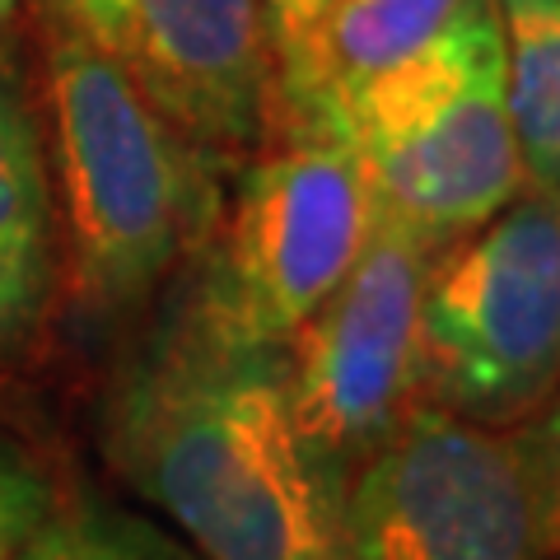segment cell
Masks as SVG:
<instances>
[{
    "instance_id": "cell-1",
    "label": "cell",
    "mask_w": 560,
    "mask_h": 560,
    "mask_svg": "<svg viewBox=\"0 0 560 560\" xmlns=\"http://www.w3.org/2000/svg\"><path fill=\"white\" fill-rule=\"evenodd\" d=\"M103 444L206 560H350L341 490L290 416L285 350H234L183 308L117 374Z\"/></svg>"
},
{
    "instance_id": "cell-2",
    "label": "cell",
    "mask_w": 560,
    "mask_h": 560,
    "mask_svg": "<svg viewBox=\"0 0 560 560\" xmlns=\"http://www.w3.org/2000/svg\"><path fill=\"white\" fill-rule=\"evenodd\" d=\"M51 164L70 234V290L127 313L220 224L224 160L197 150L75 33L47 24Z\"/></svg>"
},
{
    "instance_id": "cell-3",
    "label": "cell",
    "mask_w": 560,
    "mask_h": 560,
    "mask_svg": "<svg viewBox=\"0 0 560 560\" xmlns=\"http://www.w3.org/2000/svg\"><path fill=\"white\" fill-rule=\"evenodd\" d=\"M290 136L341 140L370 183L374 215L434 253L486 230L523 191L495 0H467L416 57L331 98Z\"/></svg>"
},
{
    "instance_id": "cell-4",
    "label": "cell",
    "mask_w": 560,
    "mask_h": 560,
    "mask_svg": "<svg viewBox=\"0 0 560 560\" xmlns=\"http://www.w3.org/2000/svg\"><path fill=\"white\" fill-rule=\"evenodd\" d=\"M350 560H551L560 514L528 434L411 407L341 500Z\"/></svg>"
},
{
    "instance_id": "cell-5",
    "label": "cell",
    "mask_w": 560,
    "mask_h": 560,
    "mask_svg": "<svg viewBox=\"0 0 560 560\" xmlns=\"http://www.w3.org/2000/svg\"><path fill=\"white\" fill-rule=\"evenodd\" d=\"M374 230L370 183L341 140L280 136L243 168L215 257L187 313L234 350H285L346 280Z\"/></svg>"
},
{
    "instance_id": "cell-6",
    "label": "cell",
    "mask_w": 560,
    "mask_h": 560,
    "mask_svg": "<svg viewBox=\"0 0 560 560\" xmlns=\"http://www.w3.org/2000/svg\"><path fill=\"white\" fill-rule=\"evenodd\" d=\"M420 378L477 425L514 420L560 383V197L510 201L444 267L420 313Z\"/></svg>"
},
{
    "instance_id": "cell-7",
    "label": "cell",
    "mask_w": 560,
    "mask_h": 560,
    "mask_svg": "<svg viewBox=\"0 0 560 560\" xmlns=\"http://www.w3.org/2000/svg\"><path fill=\"white\" fill-rule=\"evenodd\" d=\"M434 248L374 215L355 267L285 346L290 416L313 463L346 500L360 467L420 388V313Z\"/></svg>"
},
{
    "instance_id": "cell-8",
    "label": "cell",
    "mask_w": 560,
    "mask_h": 560,
    "mask_svg": "<svg viewBox=\"0 0 560 560\" xmlns=\"http://www.w3.org/2000/svg\"><path fill=\"white\" fill-rule=\"evenodd\" d=\"M47 24L108 57L191 145L230 164L276 136L257 0H43Z\"/></svg>"
},
{
    "instance_id": "cell-9",
    "label": "cell",
    "mask_w": 560,
    "mask_h": 560,
    "mask_svg": "<svg viewBox=\"0 0 560 560\" xmlns=\"http://www.w3.org/2000/svg\"><path fill=\"white\" fill-rule=\"evenodd\" d=\"M51 300V183L43 127L0 51V360L24 350Z\"/></svg>"
},
{
    "instance_id": "cell-10",
    "label": "cell",
    "mask_w": 560,
    "mask_h": 560,
    "mask_svg": "<svg viewBox=\"0 0 560 560\" xmlns=\"http://www.w3.org/2000/svg\"><path fill=\"white\" fill-rule=\"evenodd\" d=\"M467 0H346L294 61L276 70V136L304 131L331 98L416 57Z\"/></svg>"
},
{
    "instance_id": "cell-11",
    "label": "cell",
    "mask_w": 560,
    "mask_h": 560,
    "mask_svg": "<svg viewBox=\"0 0 560 560\" xmlns=\"http://www.w3.org/2000/svg\"><path fill=\"white\" fill-rule=\"evenodd\" d=\"M523 183L560 197V0H495Z\"/></svg>"
},
{
    "instance_id": "cell-12",
    "label": "cell",
    "mask_w": 560,
    "mask_h": 560,
    "mask_svg": "<svg viewBox=\"0 0 560 560\" xmlns=\"http://www.w3.org/2000/svg\"><path fill=\"white\" fill-rule=\"evenodd\" d=\"M10 560H187L178 547L108 514H75L33 528Z\"/></svg>"
},
{
    "instance_id": "cell-13",
    "label": "cell",
    "mask_w": 560,
    "mask_h": 560,
    "mask_svg": "<svg viewBox=\"0 0 560 560\" xmlns=\"http://www.w3.org/2000/svg\"><path fill=\"white\" fill-rule=\"evenodd\" d=\"M341 5L346 0H257L261 28H267V47H271V70L300 57V51L313 43V33H318Z\"/></svg>"
},
{
    "instance_id": "cell-14",
    "label": "cell",
    "mask_w": 560,
    "mask_h": 560,
    "mask_svg": "<svg viewBox=\"0 0 560 560\" xmlns=\"http://www.w3.org/2000/svg\"><path fill=\"white\" fill-rule=\"evenodd\" d=\"M528 444L537 453L541 471H547V486H551V500H556V514H560V401L528 430Z\"/></svg>"
},
{
    "instance_id": "cell-15",
    "label": "cell",
    "mask_w": 560,
    "mask_h": 560,
    "mask_svg": "<svg viewBox=\"0 0 560 560\" xmlns=\"http://www.w3.org/2000/svg\"><path fill=\"white\" fill-rule=\"evenodd\" d=\"M33 518H38V490L0 500V560H10V551L33 533Z\"/></svg>"
},
{
    "instance_id": "cell-16",
    "label": "cell",
    "mask_w": 560,
    "mask_h": 560,
    "mask_svg": "<svg viewBox=\"0 0 560 560\" xmlns=\"http://www.w3.org/2000/svg\"><path fill=\"white\" fill-rule=\"evenodd\" d=\"M24 0H0V51H10V28H14V14H20Z\"/></svg>"
},
{
    "instance_id": "cell-17",
    "label": "cell",
    "mask_w": 560,
    "mask_h": 560,
    "mask_svg": "<svg viewBox=\"0 0 560 560\" xmlns=\"http://www.w3.org/2000/svg\"><path fill=\"white\" fill-rule=\"evenodd\" d=\"M20 486H28V477H14L10 467H0V495H10V490H20Z\"/></svg>"
}]
</instances>
